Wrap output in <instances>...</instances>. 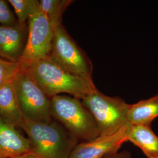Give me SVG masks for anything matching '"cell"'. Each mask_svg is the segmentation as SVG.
<instances>
[{"label": "cell", "instance_id": "obj_1", "mask_svg": "<svg viewBox=\"0 0 158 158\" xmlns=\"http://www.w3.org/2000/svg\"><path fill=\"white\" fill-rule=\"evenodd\" d=\"M50 98L68 93L82 100L97 89L93 79L70 73L48 57L24 69Z\"/></svg>", "mask_w": 158, "mask_h": 158}, {"label": "cell", "instance_id": "obj_2", "mask_svg": "<svg viewBox=\"0 0 158 158\" xmlns=\"http://www.w3.org/2000/svg\"><path fill=\"white\" fill-rule=\"evenodd\" d=\"M26 132L37 158H69L77 139L56 120L48 123L24 120Z\"/></svg>", "mask_w": 158, "mask_h": 158}, {"label": "cell", "instance_id": "obj_3", "mask_svg": "<svg viewBox=\"0 0 158 158\" xmlns=\"http://www.w3.org/2000/svg\"><path fill=\"white\" fill-rule=\"evenodd\" d=\"M51 115L77 140L90 141L100 135L96 121L81 100L66 95L51 98Z\"/></svg>", "mask_w": 158, "mask_h": 158}, {"label": "cell", "instance_id": "obj_4", "mask_svg": "<svg viewBox=\"0 0 158 158\" xmlns=\"http://www.w3.org/2000/svg\"><path fill=\"white\" fill-rule=\"evenodd\" d=\"M81 102L96 121L100 135L113 134L130 123V104L118 97L106 96L97 89Z\"/></svg>", "mask_w": 158, "mask_h": 158}, {"label": "cell", "instance_id": "obj_5", "mask_svg": "<svg viewBox=\"0 0 158 158\" xmlns=\"http://www.w3.org/2000/svg\"><path fill=\"white\" fill-rule=\"evenodd\" d=\"M24 120L48 123L51 115V98L24 70H20L12 81Z\"/></svg>", "mask_w": 158, "mask_h": 158}, {"label": "cell", "instance_id": "obj_6", "mask_svg": "<svg viewBox=\"0 0 158 158\" xmlns=\"http://www.w3.org/2000/svg\"><path fill=\"white\" fill-rule=\"evenodd\" d=\"M48 57L72 73L92 79V62L62 25L54 28V36Z\"/></svg>", "mask_w": 158, "mask_h": 158}, {"label": "cell", "instance_id": "obj_7", "mask_svg": "<svg viewBox=\"0 0 158 158\" xmlns=\"http://www.w3.org/2000/svg\"><path fill=\"white\" fill-rule=\"evenodd\" d=\"M27 25V43L18 62L21 70L49 56L54 36V27L42 10L29 18Z\"/></svg>", "mask_w": 158, "mask_h": 158}, {"label": "cell", "instance_id": "obj_8", "mask_svg": "<svg viewBox=\"0 0 158 158\" xmlns=\"http://www.w3.org/2000/svg\"><path fill=\"white\" fill-rule=\"evenodd\" d=\"M131 126L129 123L113 134L100 135L90 141L77 144L69 158H104L117 152L121 145L128 141Z\"/></svg>", "mask_w": 158, "mask_h": 158}, {"label": "cell", "instance_id": "obj_9", "mask_svg": "<svg viewBox=\"0 0 158 158\" xmlns=\"http://www.w3.org/2000/svg\"><path fill=\"white\" fill-rule=\"evenodd\" d=\"M28 38V25H0V57L19 62Z\"/></svg>", "mask_w": 158, "mask_h": 158}, {"label": "cell", "instance_id": "obj_10", "mask_svg": "<svg viewBox=\"0 0 158 158\" xmlns=\"http://www.w3.org/2000/svg\"><path fill=\"white\" fill-rule=\"evenodd\" d=\"M31 152L28 138L0 118V158H15Z\"/></svg>", "mask_w": 158, "mask_h": 158}, {"label": "cell", "instance_id": "obj_11", "mask_svg": "<svg viewBox=\"0 0 158 158\" xmlns=\"http://www.w3.org/2000/svg\"><path fill=\"white\" fill-rule=\"evenodd\" d=\"M0 118L16 128L23 123L12 82L0 88Z\"/></svg>", "mask_w": 158, "mask_h": 158}, {"label": "cell", "instance_id": "obj_12", "mask_svg": "<svg viewBox=\"0 0 158 158\" xmlns=\"http://www.w3.org/2000/svg\"><path fill=\"white\" fill-rule=\"evenodd\" d=\"M128 141L139 148L148 158H158V136L151 125H132Z\"/></svg>", "mask_w": 158, "mask_h": 158}, {"label": "cell", "instance_id": "obj_13", "mask_svg": "<svg viewBox=\"0 0 158 158\" xmlns=\"http://www.w3.org/2000/svg\"><path fill=\"white\" fill-rule=\"evenodd\" d=\"M158 117V94L134 104H130L128 119L132 125H151Z\"/></svg>", "mask_w": 158, "mask_h": 158}, {"label": "cell", "instance_id": "obj_14", "mask_svg": "<svg viewBox=\"0 0 158 158\" xmlns=\"http://www.w3.org/2000/svg\"><path fill=\"white\" fill-rule=\"evenodd\" d=\"M72 0H40V6L42 11L48 17L53 27L62 25V16Z\"/></svg>", "mask_w": 158, "mask_h": 158}, {"label": "cell", "instance_id": "obj_15", "mask_svg": "<svg viewBox=\"0 0 158 158\" xmlns=\"http://www.w3.org/2000/svg\"><path fill=\"white\" fill-rule=\"evenodd\" d=\"M14 10L18 24L27 26L29 18L41 11L38 0H8Z\"/></svg>", "mask_w": 158, "mask_h": 158}, {"label": "cell", "instance_id": "obj_16", "mask_svg": "<svg viewBox=\"0 0 158 158\" xmlns=\"http://www.w3.org/2000/svg\"><path fill=\"white\" fill-rule=\"evenodd\" d=\"M20 70L18 63L11 62L0 57V88L12 82Z\"/></svg>", "mask_w": 158, "mask_h": 158}, {"label": "cell", "instance_id": "obj_17", "mask_svg": "<svg viewBox=\"0 0 158 158\" xmlns=\"http://www.w3.org/2000/svg\"><path fill=\"white\" fill-rule=\"evenodd\" d=\"M8 1L0 0V25L15 26L18 25L15 13L12 11Z\"/></svg>", "mask_w": 158, "mask_h": 158}, {"label": "cell", "instance_id": "obj_18", "mask_svg": "<svg viewBox=\"0 0 158 158\" xmlns=\"http://www.w3.org/2000/svg\"><path fill=\"white\" fill-rule=\"evenodd\" d=\"M36 158V156L34 155L33 153L32 152H29L28 153H26V154H24V155H21V156H18V157H17V158Z\"/></svg>", "mask_w": 158, "mask_h": 158}]
</instances>
